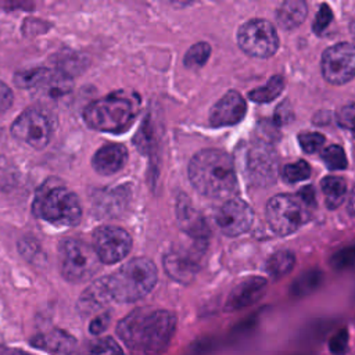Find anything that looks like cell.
<instances>
[{
    "instance_id": "19",
    "label": "cell",
    "mask_w": 355,
    "mask_h": 355,
    "mask_svg": "<svg viewBox=\"0 0 355 355\" xmlns=\"http://www.w3.org/2000/svg\"><path fill=\"white\" fill-rule=\"evenodd\" d=\"M31 345L54 355H69L76 349V340L65 330L53 329L33 336Z\"/></svg>"
},
{
    "instance_id": "16",
    "label": "cell",
    "mask_w": 355,
    "mask_h": 355,
    "mask_svg": "<svg viewBox=\"0 0 355 355\" xmlns=\"http://www.w3.org/2000/svg\"><path fill=\"white\" fill-rule=\"evenodd\" d=\"M268 282L261 276H251L240 282L227 295L225 311L234 312L247 308L261 300L266 291Z\"/></svg>"
},
{
    "instance_id": "39",
    "label": "cell",
    "mask_w": 355,
    "mask_h": 355,
    "mask_svg": "<svg viewBox=\"0 0 355 355\" xmlns=\"http://www.w3.org/2000/svg\"><path fill=\"white\" fill-rule=\"evenodd\" d=\"M291 116H293V112H291V108H290L288 103H283V104L277 108L276 115H275L277 123H287V121H288Z\"/></svg>"
},
{
    "instance_id": "36",
    "label": "cell",
    "mask_w": 355,
    "mask_h": 355,
    "mask_svg": "<svg viewBox=\"0 0 355 355\" xmlns=\"http://www.w3.org/2000/svg\"><path fill=\"white\" fill-rule=\"evenodd\" d=\"M354 262H355V245L344 248L343 251L337 252L331 259V263L334 265V268H345Z\"/></svg>"
},
{
    "instance_id": "7",
    "label": "cell",
    "mask_w": 355,
    "mask_h": 355,
    "mask_svg": "<svg viewBox=\"0 0 355 355\" xmlns=\"http://www.w3.org/2000/svg\"><path fill=\"white\" fill-rule=\"evenodd\" d=\"M60 270L68 282L80 283L93 277L100 261L92 245L76 239H64L58 247Z\"/></svg>"
},
{
    "instance_id": "9",
    "label": "cell",
    "mask_w": 355,
    "mask_h": 355,
    "mask_svg": "<svg viewBox=\"0 0 355 355\" xmlns=\"http://www.w3.org/2000/svg\"><path fill=\"white\" fill-rule=\"evenodd\" d=\"M92 247L100 262L116 263L130 252L132 237L122 227L105 225L94 230Z\"/></svg>"
},
{
    "instance_id": "10",
    "label": "cell",
    "mask_w": 355,
    "mask_h": 355,
    "mask_svg": "<svg viewBox=\"0 0 355 355\" xmlns=\"http://www.w3.org/2000/svg\"><path fill=\"white\" fill-rule=\"evenodd\" d=\"M322 75L333 85H344L355 78V46L347 42L330 46L322 55Z\"/></svg>"
},
{
    "instance_id": "2",
    "label": "cell",
    "mask_w": 355,
    "mask_h": 355,
    "mask_svg": "<svg viewBox=\"0 0 355 355\" xmlns=\"http://www.w3.org/2000/svg\"><path fill=\"white\" fill-rule=\"evenodd\" d=\"M189 179L198 193L209 198H225L227 201L237 190L233 159L219 148L198 151L190 161Z\"/></svg>"
},
{
    "instance_id": "24",
    "label": "cell",
    "mask_w": 355,
    "mask_h": 355,
    "mask_svg": "<svg viewBox=\"0 0 355 355\" xmlns=\"http://www.w3.org/2000/svg\"><path fill=\"white\" fill-rule=\"evenodd\" d=\"M294 263H295L294 252H291L288 250H280V251H276L275 254H272L269 257V259L266 261V272L272 277L279 279V277L287 275L293 269Z\"/></svg>"
},
{
    "instance_id": "5",
    "label": "cell",
    "mask_w": 355,
    "mask_h": 355,
    "mask_svg": "<svg viewBox=\"0 0 355 355\" xmlns=\"http://www.w3.org/2000/svg\"><path fill=\"white\" fill-rule=\"evenodd\" d=\"M32 212L37 218L60 226H75L82 219L78 196L54 179L46 182L36 191Z\"/></svg>"
},
{
    "instance_id": "1",
    "label": "cell",
    "mask_w": 355,
    "mask_h": 355,
    "mask_svg": "<svg viewBox=\"0 0 355 355\" xmlns=\"http://www.w3.org/2000/svg\"><path fill=\"white\" fill-rule=\"evenodd\" d=\"M176 330V316L166 309L137 308L116 326L122 343L140 355H161Z\"/></svg>"
},
{
    "instance_id": "12",
    "label": "cell",
    "mask_w": 355,
    "mask_h": 355,
    "mask_svg": "<svg viewBox=\"0 0 355 355\" xmlns=\"http://www.w3.org/2000/svg\"><path fill=\"white\" fill-rule=\"evenodd\" d=\"M205 247L207 243L193 241V245L189 248L171 250L164 257V269L166 275L178 283H190L201 268Z\"/></svg>"
},
{
    "instance_id": "17",
    "label": "cell",
    "mask_w": 355,
    "mask_h": 355,
    "mask_svg": "<svg viewBox=\"0 0 355 355\" xmlns=\"http://www.w3.org/2000/svg\"><path fill=\"white\" fill-rule=\"evenodd\" d=\"M176 216L180 229L197 243H207L209 227L204 216L191 205L189 198L183 194L176 204Z\"/></svg>"
},
{
    "instance_id": "41",
    "label": "cell",
    "mask_w": 355,
    "mask_h": 355,
    "mask_svg": "<svg viewBox=\"0 0 355 355\" xmlns=\"http://www.w3.org/2000/svg\"><path fill=\"white\" fill-rule=\"evenodd\" d=\"M0 355H32V354L25 352V351H22V349L12 348V349H4V351H1Z\"/></svg>"
},
{
    "instance_id": "37",
    "label": "cell",
    "mask_w": 355,
    "mask_h": 355,
    "mask_svg": "<svg viewBox=\"0 0 355 355\" xmlns=\"http://www.w3.org/2000/svg\"><path fill=\"white\" fill-rule=\"evenodd\" d=\"M110 320H111V316L108 312H103V313L97 315L96 318L92 319V322L89 324V331L93 336H100L108 327Z\"/></svg>"
},
{
    "instance_id": "18",
    "label": "cell",
    "mask_w": 355,
    "mask_h": 355,
    "mask_svg": "<svg viewBox=\"0 0 355 355\" xmlns=\"http://www.w3.org/2000/svg\"><path fill=\"white\" fill-rule=\"evenodd\" d=\"M128 161V150L122 144H105L96 151L92 158L93 169L100 175H114L121 171Z\"/></svg>"
},
{
    "instance_id": "34",
    "label": "cell",
    "mask_w": 355,
    "mask_h": 355,
    "mask_svg": "<svg viewBox=\"0 0 355 355\" xmlns=\"http://www.w3.org/2000/svg\"><path fill=\"white\" fill-rule=\"evenodd\" d=\"M333 19V12H331V8L327 6V4H322L316 17H315V21H313V25H312V29L316 35H320L327 26L331 22Z\"/></svg>"
},
{
    "instance_id": "30",
    "label": "cell",
    "mask_w": 355,
    "mask_h": 355,
    "mask_svg": "<svg viewBox=\"0 0 355 355\" xmlns=\"http://www.w3.org/2000/svg\"><path fill=\"white\" fill-rule=\"evenodd\" d=\"M90 355H98V354H111V355H125L122 348L118 345V343L112 337H103L94 340L89 345Z\"/></svg>"
},
{
    "instance_id": "40",
    "label": "cell",
    "mask_w": 355,
    "mask_h": 355,
    "mask_svg": "<svg viewBox=\"0 0 355 355\" xmlns=\"http://www.w3.org/2000/svg\"><path fill=\"white\" fill-rule=\"evenodd\" d=\"M348 212L355 216V186L352 187L348 198Z\"/></svg>"
},
{
    "instance_id": "15",
    "label": "cell",
    "mask_w": 355,
    "mask_h": 355,
    "mask_svg": "<svg viewBox=\"0 0 355 355\" xmlns=\"http://www.w3.org/2000/svg\"><path fill=\"white\" fill-rule=\"evenodd\" d=\"M247 111L245 100L236 90L227 92L223 97H220L209 112V122L214 126H232L239 123Z\"/></svg>"
},
{
    "instance_id": "11",
    "label": "cell",
    "mask_w": 355,
    "mask_h": 355,
    "mask_svg": "<svg viewBox=\"0 0 355 355\" xmlns=\"http://www.w3.org/2000/svg\"><path fill=\"white\" fill-rule=\"evenodd\" d=\"M53 126L47 115L39 110H26L22 112L14 123L11 125V135L33 147V148H44L51 137Z\"/></svg>"
},
{
    "instance_id": "31",
    "label": "cell",
    "mask_w": 355,
    "mask_h": 355,
    "mask_svg": "<svg viewBox=\"0 0 355 355\" xmlns=\"http://www.w3.org/2000/svg\"><path fill=\"white\" fill-rule=\"evenodd\" d=\"M298 141L301 144V148L308 153H316L324 143V136L320 133H315V132H308V133H301L298 136Z\"/></svg>"
},
{
    "instance_id": "35",
    "label": "cell",
    "mask_w": 355,
    "mask_h": 355,
    "mask_svg": "<svg viewBox=\"0 0 355 355\" xmlns=\"http://www.w3.org/2000/svg\"><path fill=\"white\" fill-rule=\"evenodd\" d=\"M15 182V171L10 162L0 157V189L10 187Z\"/></svg>"
},
{
    "instance_id": "25",
    "label": "cell",
    "mask_w": 355,
    "mask_h": 355,
    "mask_svg": "<svg viewBox=\"0 0 355 355\" xmlns=\"http://www.w3.org/2000/svg\"><path fill=\"white\" fill-rule=\"evenodd\" d=\"M284 89V78L280 75L272 76L266 85L257 87L248 93L250 100L255 103H269L280 96Z\"/></svg>"
},
{
    "instance_id": "13",
    "label": "cell",
    "mask_w": 355,
    "mask_h": 355,
    "mask_svg": "<svg viewBox=\"0 0 355 355\" xmlns=\"http://www.w3.org/2000/svg\"><path fill=\"white\" fill-rule=\"evenodd\" d=\"M215 220L219 230L226 236H239L245 233L252 220L254 212L248 204L243 200H227L225 201L215 214Z\"/></svg>"
},
{
    "instance_id": "32",
    "label": "cell",
    "mask_w": 355,
    "mask_h": 355,
    "mask_svg": "<svg viewBox=\"0 0 355 355\" xmlns=\"http://www.w3.org/2000/svg\"><path fill=\"white\" fill-rule=\"evenodd\" d=\"M337 121L340 126H343L347 130H351L355 136V103L345 104L340 108L337 114Z\"/></svg>"
},
{
    "instance_id": "23",
    "label": "cell",
    "mask_w": 355,
    "mask_h": 355,
    "mask_svg": "<svg viewBox=\"0 0 355 355\" xmlns=\"http://www.w3.org/2000/svg\"><path fill=\"white\" fill-rule=\"evenodd\" d=\"M53 73L54 72L46 67H35V68L17 72L14 76V82L18 87H22V89L40 87L49 82Z\"/></svg>"
},
{
    "instance_id": "38",
    "label": "cell",
    "mask_w": 355,
    "mask_h": 355,
    "mask_svg": "<svg viewBox=\"0 0 355 355\" xmlns=\"http://www.w3.org/2000/svg\"><path fill=\"white\" fill-rule=\"evenodd\" d=\"M12 92L11 89L0 80V116L7 112V110L12 105Z\"/></svg>"
},
{
    "instance_id": "21",
    "label": "cell",
    "mask_w": 355,
    "mask_h": 355,
    "mask_svg": "<svg viewBox=\"0 0 355 355\" xmlns=\"http://www.w3.org/2000/svg\"><path fill=\"white\" fill-rule=\"evenodd\" d=\"M306 17V4L301 0H287L280 4L276 18L283 29H294L300 26Z\"/></svg>"
},
{
    "instance_id": "3",
    "label": "cell",
    "mask_w": 355,
    "mask_h": 355,
    "mask_svg": "<svg viewBox=\"0 0 355 355\" xmlns=\"http://www.w3.org/2000/svg\"><path fill=\"white\" fill-rule=\"evenodd\" d=\"M140 110V96L132 90H116L90 103L83 111L86 125L94 130L122 133L130 128Z\"/></svg>"
},
{
    "instance_id": "26",
    "label": "cell",
    "mask_w": 355,
    "mask_h": 355,
    "mask_svg": "<svg viewBox=\"0 0 355 355\" xmlns=\"http://www.w3.org/2000/svg\"><path fill=\"white\" fill-rule=\"evenodd\" d=\"M323 275L318 269H311L302 275H300L295 282L291 284V294L295 297H304L315 291L322 283Z\"/></svg>"
},
{
    "instance_id": "20",
    "label": "cell",
    "mask_w": 355,
    "mask_h": 355,
    "mask_svg": "<svg viewBox=\"0 0 355 355\" xmlns=\"http://www.w3.org/2000/svg\"><path fill=\"white\" fill-rule=\"evenodd\" d=\"M111 301L105 283H104V277L98 279L96 282H93L80 295L79 301H78V308L82 313L87 315V313H93L100 311L104 305H107Z\"/></svg>"
},
{
    "instance_id": "22",
    "label": "cell",
    "mask_w": 355,
    "mask_h": 355,
    "mask_svg": "<svg viewBox=\"0 0 355 355\" xmlns=\"http://www.w3.org/2000/svg\"><path fill=\"white\" fill-rule=\"evenodd\" d=\"M320 187L329 209H336L344 202L347 197V183L343 178L326 176L322 179Z\"/></svg>"
},
{
    "instance_id": "33",
    "label": "cell",
    "mask_w": 355,
    "mask_h": 355,
    "mask_svg": "<svg viewBox=\"0 0 355 355\" xmlns=\"http://www.w3.org/2000/svg\"><path fill=\"white\" fill-rule=\"evenodd\" d=\"M348 341L349 336L345 329L338 330L329 341V348L333 355H344L348 351Z\"/></svg>"
},
{
    "instance_id": "8",
    "label": "cell",
    "mask_w": 355,
    "mask_h": 355,
    "mask_svg": "<svg viewBox=\"0 0 355 355\" xmlns=\"http://www.w3.org/2000/svg\"><path fill=\"white\" fill-rule=\"evenodd\" d=\"M237 43L245 54L258 58H268L277 51L279 36L269 21L254 18L239 28Z\"/></svg>"
},
{
    "instance_id": "42",
    "label": "cell",
    "mask_w": 355,
    "mask_h": 355,
    "mask_svg": "<svg viewBox=\"0 0 355 355\" xmlns=\"http://www.w3.org/2000/svg\"><path fill=\"white\" fill-rule=\"evenodd\" d=\"M351 32H352V36H354V39H355V22L351 25Z\"/></svg>"
},
{
    "instance_id": "27",
    "label": "cell",
    "mask_w": 355,
    "mask_h": 355,
    "mask_svg": "<svg viewBox=\"0 0 355 355\" xmlns=\"http://www.w3.org/2000/svg\"><path fill=\"white\" fill-rule=\"evenodd\" d=\"M209 54H211L209 44L205 42H198L187 50L183 58V62L187 68H200L208 61Z\"/></svg>"
},
{
    "instance_id": "14",
    "label": "cell",
    "mask_w": 355,
    "mask_h": 355,
    "mask_svg": "<svg viewBox=\"0 0 355 355\" xmlns=\"http://www.w3.org/2000/svg\"><path fill=\"white\" fill-rule=\"evenodd\" d=\"M277 159L273 150L262 143L255 144L247 157V172L257 186H269L276 178Z\"/></svg>"
},
{
    "instance_id": "29",
    "label": "cell",
    "mask_w": 355,
    "mask_h": 355,
    "mask_svg": "<svg viewBox=\"0 0 355 355\" xmlns=\"http://www.w3.org/2000/svg\"><path fill=\"white\" fill-rule=\"evenodd\" d=\"M282 176L287 183H297L311 176V166L308 162L300 159V161L287 164L282 171Z\"/></svg>"
},
{
    "instance_id": "28",
    "label": "cell",
    "mask_w": 355,
    "mask_h": 355,
    "mask_svg": "<svg viewBox=\"0 0 355 355\" xmlns=\"http://www.w3.org/2000/svg\"><path fill=\"white\" fill-rule=\"evenodd\" d=\"M320 158L324 162V165L329 169H333V171L345 169L347 165H348V159L345 157L344 150L340 146H337V144H331V146L326 147L322 151Z\"/></svg>"
},
{
    "instance_id": "4",
    "label": "cell",
    "mask_w": 355,
    "mask_h": 355,
    "mask_svg": "<svg viewBox=\"0 0 355 355\" xmlns=\"http://www.w3.org/2000/svg\"><path fill=\"white\" fill-rule=\"evenodd\" d=\"M158 272L153 261L135 258L110 276L104 283L111 301L135 302L146 297L155 286Z\"/></svg>"
},
{
    "instance_id": "6",
    "label": "cell",
    "mask_w": 355,
    "mask_h": 355,
    "mask_svg": "<svg viewBox=\"0 0 355 355\" xmlns=\"http://www.w3.org/2000/svg\"><path fill=\"white\" fill-rule=\"evenodd\" d=\"M313 209L298 193L277 194L268 201L266 220L275 233L287 236L305 225L311 219Z\"/></svg>"
}]
</instances>
